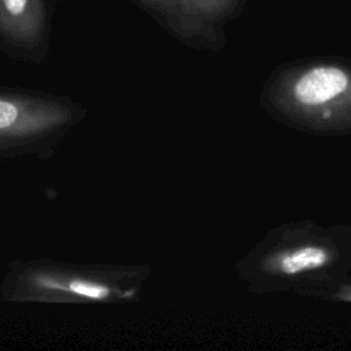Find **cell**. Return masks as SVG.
I'll return each instance as SVG.
<instances>
[{"label": "cell", "instance_id": "cell-1", "mask_svg": "<svg viewBox=\"0 0 351 351\" xmlns=\"http://www.w3.org/2000/svg\"><path fill=\"white\" fill-rule=\"evenodd\" d=\"M287 100L299 115L332 121L351 111V71L335 64H317L298 71L288 82Z\"/></svg>", "mask_w": 351, "mask_h": 351}, {"label": "cell", "instance_id": "cell-2", "mask_svg": "<svg viewBox=\"0 0 351 351\" xmlns=\"http://www.w3.org/2000/svg\"><path fill=\"white\" fill-rule=\"evenodd\" d=\"M140 5L163 16L180 34H203L222 19L236 0H136Z\"/></svg>", "mask_w": 351, "mask_h": 351}, {"label": "cell", "instance_id": "cell-3", "mask_svg": "<svg viewBox=\"0 0 351 351\" xmlns=\"http://www.w3.org/2000/svg\"><path fill=\"white\" fill-rule=\"evenodd\" d=\"M44 21L43 0H0V33L16 43L38 40Z\"/></svg>", "mask_w": 351, "mask_h": 351}, {"label": "cell", "instance_id": "cell-4", "mask_svg": "<svg viewBox=\"0 0 351 351\" xmlns=\"http://www.w3.org/2000/svg\"><path fill=\"white\" fill-rule=\"evenodd\" d=\"M59 115L41 108H29L26 103L0 97V137L37 133L53 125Z\"/></svg>", "mask_w": 351, "mask_h": 351}, {"label": "cell", "instance_id": "cell-5", "mask_svg": "<svg viewBox=\"0 0 351 351\" xmlns=\"http://www.w3.org/2000/svg\"><path fill=\"white\" fill-rule=\"evenodd\" d=\"M332 252L321 245H300L280 251L265 261L266 270L276 274L293 276L326 266Z\"/></svg>", "mask_w": 351, "mask_h": 351}, {"label": "cell", "instance_id": "cell-6", "mask_svg": "<svg viewBox=\"0 0 351 351\" xmlns=\"http://www.w3.org/2000/svg\"><path fill=\"white\" fill-rule=\"evenodd\" d=\"M62 289H66V291L71 292L73 295H77V296H81L85 299H92V300H103L111 292L108 285L99 282V281L86 280V278L70 280L66 284V287H63Z\"/></svg>", "mask_w": 351, "mask_h": 351}, {"label": "cell", "instance_id": "cell-7", "mask_svg": "<svg viewBox=\"0 0 351 351\" xmlns=\"http://www.w3.org/2000/svg\"><path fill=\"white\" fill-rule=\"evenodd\" d=\"M341 299H346V300H351V292H348L347 295H343Z\"/></svg>", "mask_w": 351, "mask_h": 351}]
</instances>
